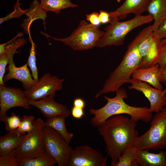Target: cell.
I'll return each instance as SVG.
<instances>
[{
    "mask_svg": "<svg viewBox=\"0 0 166 166\" xmlns=\"http://www.w3.org/2000/svg\"><path fill=\"white\" fill-rule=\"evenodd\" d=\"M137 123L122 114L112 116L97 127L105 144V149L114 166L123 152L134 145L139 136Z\"/></svg>",
    "mask_w": 166,
    "mask_h": 166,
    "instance_id": "6da1fadb",
    "label": "cell"
},
{
    "mask_svg": "<svg viewBox=\"0 0 166 166\" xmlns=\"http://www.w3.org/2000/svg\"><path fill=\"white\" fill-rule=\"evenodd\" d=\"M152 32L151 26L146 27L129 44L121 62L110 73L102 89L95 95L96 98L104 94L116 92L124 84L129 83L132 75L139 67L141 62V57L139 49V45Z\"/></svg>",
    "mask_w": 166,
    "mask_h": 166,
    "instance_id": "7a4b0ae2",
    "label": "cell"
},
{
    "mask_svg": "<svg viewBox=\"0 0 166 166\" xmlns=\"http://www.w3.org/2000/svg\"><path fill=\"white\" fill-rule=\"evenodd\" d=\"M116 92V95L113 97H104L107 102L102 107L89 109V114L93 115L91 120L92 126L97 127L111 117L122 114L129 115L136 123L140 121L145 123L151 121L152 114L150 112L148 108L132 106L126 103L124 99L127 98L128 95L123 88H120Z\"/></svg>",
    "mask_w": 166,
    "mask_h": 166,
    "instance_id": "3957f363",
    "label": "cell"
},
{
    "mask_svg": "<svg viewBox=\"0 0 166 166\" xmlns=\"http://www.w3.org/2000/svg\"><path fill=\"white\" fill-rule=\"evenodd\" d=\"M111 18L110 24L104 29V33L97 46L102 48L112 45L119 46L124 44L126 35L135 28L153 21L151 15L135 16L133 18L120 22L118 17Z\"/></svg>",
    "mask_w": 166,
    "mask_h": 166,
    "instance_id": "277c9868",
    "label": "cell"
},
{
    "mask_svg": "<svg viewBox=\"0 0 166 166\" xmlns=\"http://www.w3.org/2000/svg\"><path fill=\"white\" fill-rule=\"evenodd\" d=\"M104 33L99 26H94L84 20L81 21L77 28L69 37L57 38L46 33H42L47 38L62 42L75 50L82 51L91 49L97 45Z\"/></svg>",
    "mask_w": 166,
    "mask_h": 166,
    "instance_id": "5b68a950",
    "label": "cell"
},
{
    "mask_svg": "<svg viewBox=\"0 0 166 166\" xmlns=\"http://www.w3.org/2000/svg\"><path fill=\"white\" fill-rule=\"evenodd\" d=\"M149 129L137 138V150L166 149V106L152 116Z\"/></svg>",
    "mask_w": 166,
    "mask_h": 166,
    "instance_id": "8992f818",
    "label": "cell"
},
{
    "mask_svg": "<svg viewBox=\"0 0 166 166\" xmlns=\"http://www.w3.org/2000/svg\"><path fill=\"white\" fill-rule=\"evenodd\" d=\"M45 122L38 118L34 122V128L30 132L22 135L17 149L18 159L31 158L44 152L42 129Z\"/></svg>",
    "mask_w": 166,
    "mask_h": 166,
    "instance_id": "52a82bcc",
    "label": "cell"
},
{
    "mask_svg": "<svg viewBox=\"0 0 166 166\" xmlns=\"http://www.w3.org/2000/svg\"><path fill=\"white\" fill-rule=\"evenodd\" d=\"M42 131L45 152L55 160L58 166H67L68 160L72 147L52 128L44 126Z\"/></svg>",
    "mask_w": 166,
    "mask_h": 166,
    "instance_id": "ba28073f",
    "label": "cell"
},
{
    "mask_svg": "<svg viewBox=\"0 0 166 166\" xmlns=\"http://www.w3.org/2000/svg\"><path fill=\"white\" fill-rule=\"evenodd\" d=\"M65 80L57 76H52L49 73L44 74L37 83L30 88L24 90L28 101H37L56 94L63 88Z\"/></svg>",
    "mask_w": 166,
    "mask_h": 166,
    "instance_id": "9c48e42d",
    "label": "cell"
},
{
    "mask_svg": "<svg viewBox=\"0 0 166 166\" xmlns=\"http://www.w3.org/2000/svg\"><path fill=\"white\" fill-rule=\"evenodd\" d=\"M107 156L87 145L73 149L69 155L67 166H106Z\"/></svg>",
    "mask_w": 166,
    "mask_h": 166,
    "instance_id": "30bf717a",
    "label": "cell"
},
{
    "mask_svg": "<svg viewBox=\"0 0 166 166\" xmlns=\"http://www.w3.org/2000/svg\"><path fill=\"white\" fill-rule=\"evenodd\" d=\"M162 48L161 40L156 32L153 31L139 45L141 60L138 68H148L154 66L156 64Z\"/></svg>",
    "mask_w": 166,
    "mask_h": 166,
    "instance_id": "8fae6325",
    "label": "cell"
},
{
    "mask_svg": "<svg viewBox=\"0 0 166 166\" xmlns=\"http://www.w3.org/2000/svg\"><path fill=\"white\" fill-rule=\"evenodd\" d=\"M129 83L131 85L128 87L129 89L141 92L149 101L150 113H157L166 106V93L164 90L153 88L146 82L132 78Z\"/></svg>",
    "mask_w": 166,
    "mask_h": 166,
    "instance_id": "7c38bea8",
    "label": "cell"
},
{
    "mask_svg": "<svg viewBox=\"0 0 166 166\" xmlns=\"http://www.w3.org/2000/svg\"><path fill=\"white\" fill-rule=\"evenodd\" d=\"M30 106L24 91L0 85V118L7 115V112L11 108L21 107L28 110Z\"/></svg>",
    "mask_w": 166,
    "mask_h": 166,
    "instance_id": "4fadbf2b",
    "label": "cell"
},
{
    "mask_svg": "<svg viewBox=\"0 0 166 166\" xmlns=\"http://www.w3.org/2000/svg\"><path fill=\"white\" fill-rule=\"evenodd\" d=\"M55 95L56 94H52L38 100L28 101V103L30 105L38 108L47 118L58 116L69 117L71 112L66 105L54 101L53 98Z\"/></svg>",
    "mask_w": 166,
    "mask_h": 166,
    "instance_id": "5bb4252c",
    "label": "cell"
},
{
    "mask_svg": "<svg viewBox=\"0 0 166 166\" xmlns=\"http://www.w3.org/2000/svg\"><path fill=\"white\" fill-rule=\"evenodd\" d=\"M6 69L8 73L3 77L5 83L9 80L14 79L20 81L22 84L23 88L27 90L35 85L38 81L33 78L31 74L27 63L20 67H17L13 61L9 62Z\"/></svg>",
    "mask_w": 166,
    "mask_h": 166,
    "instance_id": "9a60e30c",
    "label": "cell"
},
{
    "mask_svg": "<svg viewBox=\"0 0 166 166\" xmlns=\"http://www.w3.org/2000/svg\"><path fill=\"white\" fill-rule=\"evenodd\" d=\"M150 0H125L115 10L109 12L110 17H118L123 19L129 14L135 16L141 15L146 11Z\"/></svg>",
    "mask_w": 166,
    "mask_h": 166,
    "instance_id": "2e32d148",
    "label": "cell"
},
{
    "mask_svg": "<svg viewBox=\"0 0 166 166\" xmlns=\"http://www.w3.org/2000/svg\"><path fill=\"white\" fill-rule=\"evenodd\" d=\"M161 69L158 64L150 68H137L131 76V78L146 82L154 88L163 90V86L160 82Z\"/></svg>",
    "mask_w": 166,
    "mask_h": 166,
    "instance_id": "e0dca14e",
    "label": "cell"
},
{
    "mask_svg": "<svg viewBox=\"0 0 166 166\" xmlns=\"http://www.w3.org/2000/svg\"><path fill=\"white\" fill-rule=\"evenodd\" d=\"M136 160L140 166H166V151L155 153L147 149H136Z\"/></svg>",
    "mask_w": 166,
    "mask_h": 166,
    "instance_id": "ac0fdd59",
    "label": "cell"
},
{
    "mask_svg": "<svg viewBox=\"0 0 166 166\" xmlns=\"http://www.w3.org/2000/svg\"><path fill=\"white\" fill-rule=\"evenodd\" d=\"M24 38L19 37L5 47V52L0 55V85H5L3 78L6 66L9 61L13 60L14 54L18 53L17 49L27 42Z\"/></svg>",
    "mask_w": 166,
    "mask_h": 166,
    "instance_id": "d6986e66",
    "label": "cell"
},
{
    "mask_svg": "<svg viewBox=\"0 0 166 166\" xmlns=\"http://www.w3.org/2000/svg\"><path fill=\"white\" fill-rule=\"evenodd\" d=\"M40 2L38 0H34L31 3L30 8L26 13L27 18L23 20L21 26L23 29L24 33L30 35V28L32 22L35 20L41 19L45 28V19L47 17L46 12L40 6Z\"/></svg>",
    "mask_w": 166,
    "mask_h": 166,
    "instance_id": "ffe728a7",
    "label": "cell"
},
{
    "mask_svg": "<svg viewBox=\"0 0 166 166\" xmlns=\"http://www.w3.org/2000/svg\"><path fill=\"white\" fill-rule=\"evenodd\" d=\"M146 11L153 18L152 25L153 31L155 32L166 19V0H150Z\"/></svg>",
    "mask_w": 166,
    "mask_h": 166,
    "instance_id": "44dd1931",
    "label": "cell"
},
{
    "mask_svg": "<svg viewBox=\"0 0 166 166\" xmlns=\"http://www.w3.org/2000/svg\"><path fill=\"white\" fill-rule=\"evenodd\" d=\"M23 135L15 131H9L5 135L0 137V157L8 154L17 147Z\"/></svg>",
    "mask_w": 166,
    "mask_h": 166,
    "instance_id": "7402d4cb",
    "label": "cell"
},
{
    "mask_svg": "<svg viewBox=\"0 0 166 166\" xmlns=\"http://www.w3.org/2000/svg\"><path fill=\"white\" fill-rule=\"evenodd\" d=\"M66 118L65 116H58L47 118L44 125L45 126L49 127L56 131L69 144L73 138V134L66 129Z\"/></svg>",
    "mask_w": 166,
    "mask_h": 166,
    "instance_id": "603a6c76",
    "label": "cell"
},
{
    "mask_svg": "<svg viewBox=\"0 0 166 166\" xmlns=\"http://www.w3.org/2000/svg\"><path fill=\"white\" fill-rule=\"evenodd\" d=\"M41 7L46 12L50 11L58 14L61 10L78 6L71 0H40Z\"/></svg>",
    "mask_w": 166,
    "mask_h": 166,
    "instance_id": "cb8c5ba5",
    "label": "cell"
},
{
    "mask_svg": "<svg viewBox=\"0 0 166 166\" xmlns=\"http://www.w3.org/2000/svg\"><path fill=\"white\" fill-rule=\"evenodd\" d=\"M18 166H53L55 160L45 152L35 157L18 159Z\"/></svg>",
    "mask_w": 166,
    "mask_h": 166,
    "instance_id": "d4e9b609",
    "label": "cell"
},
{
    "mask_svg": "<svg viewBox=\"0 0 166 166\" xmlns=\"http://www.w3.org/2000/svg\"><path fill=\"white\" fill-rule=\"evenodd\" d=\"M136 150L134 145L127 148L123 152L114 166H137L136 160Z\"/></svg>",
    "mask_w": 166,
    "mask_h": 166,
    "instance_id": "484cf974",
    "label": "cell"
},
{
    "mask_svg": "<svg viewBox=\"0 0 166 166\" xmlns=\"http://www.w3.org/2000/svg\"><path fill=\"white\" fill-rule=\"evenodd\" d=\"M30 42L31 46L30 50V54L28 57L27 64L29 67L31 72V74L34 80L38 81V73L36 62V45L31 36H29L28 38Z\"/></svg>",
    "mask_w": 166,
    "mask_h": 166,
    "instance_id": "4316f807",
    "label": "cell"
},
{
    "mask_svg": "<svg viewBox=\"0 0 166 166\" xmlns=\"http://www.w3.org/2000/svg\"><path fill=\"white\" fill-rule=\"evenodd\" d=\"M0 121L4 122L6 130L8 131H15L19 127L22 118L19 115L12 113L10 116L7 115L0 118Z\"/></svg>",
    "mask_w": 166,
    "mask_h": 166,
    "instance_id": "83f0119b",
    "label": "cell"
},
{
    "mask_svg": "<svg viewBox=\"0 0 166 166\" xmlns=\"http://www.w3.org/2000/svg\"><path fill=\"white\" fill-rule=\"evenodd\" d=\"M34 117L33 115H24L20 125L15 132L21 135H23L26 132H30L34 128Z\"/></svg>",
    "mask_w": 166,
    "mask_h": 166,
    "instance_id": "f1b7e54d",
    "label": "cell"
},
{
    "mask_svg": "<svg viewBox=\"0 0 166 166\" xmlns=\"http://www.w3.org/2000/svg\"><path fill=\"white\" fill-rule=\"evenodd\" d=\"M21 4L19 0H17L16 3L14 5V10L5 17L0 18V24L13 18H19L23 15H26L28 9L24 10L22 9L20 7Z\"/></svg>",
    "mask_w": 166,
    "mask_h": 166,
    "instance_id": "f546056e",
    "label": "cell"
},
{
    "mask_svg": "<svg viewBox=\"0 0 166 166\" xmlns=\"http://www.w3.org/2000/svg\"><path fill=\"white\" fill-rule=\"evenodd\" d=\"M16 148L4 156L0 157V166H18Z\"/></svg>",
    "mask_w": 166,
    "mask_h": 166,
    "instance_id": "4dcf8cb0",
    "label": "cell"
},
{
    "mask_svg": "<svg viewBox=\"0 0 166 166\" xmlns=\"http://www.w3.org/2000/svg\"><path fill=\"white\" fill-rule=\"evenodd\" d=\"M163 48L157 61L160 68H162L166 62V38L161 39Z\"/></svg>",
    "mask_w": 166,
    "mask_h": 166,
    "instance_id": "1f68e13d",
    "label": "cell"
},
{
    "mask_svg": "<svg viewBox=\"0 0 166 166\" xmlns=\"http://www.w3.org/2000/svg\"><path fill=\"white\" fill-rule=\"evenodd\" d=\"M86 20L92 24L97 26H99L101 23L99 19V13L94 12L86 15Z\"/></svg>",
    "mask_w": 166,
    "mask_h": 166,
    "instance_id": "d6a6232c",
    "label": "cell"
},
{
    "mask_svg": "<svg viewBox=\"0 0 166 166\" xmlns=\"http://www.w3.org/2000/svg\"><path fill=\"white\" fill-rule=\"evenodd\" d=\"M155 32L160 39L166 38V19L160 24Z\"/></svg>",
    "mask_w": 166,
    "mask_h": 166,
    "instance_id": "836d02e7",
    "label": "cell"
},
{
    "mask_svg": "<svg viewBox=\"0 0 166 166\" xmlns=\"http://www.w3.org/2000/svg\"><path fill=\"white\" fill-rule=\"evenodd\" d=\"M71 113L73 118L77 119H80L84 115L83 109L74 106L72 108Z\"/></svg>",
    "mask_w": 166,
    "mask_h": 166,
    "instance_id": "e575fe53",
    "label": "cell"
},
{
    "mask_svg": "<svg viewBox=\"0 0 166 166\" xmlns=\"http://www.w3.org/2000/svg\"><path fill=\"white\" fill-rule=\"evenodd\" d=\"M99 19L101 23H110L111 18L109 13L103 10H100L99 13Z\"/></svg>",
    "mask_w": 166,
    "mask_h": 166,
    "instance_id": "d590c367",
    "label": "cell"
},
{
    "mask_svg": "<svg viewBox=\"0 0 166 166\" xmlns=\"http://www.w3.org/2000/svg\"><path fill=\"white\" fill-rule=\"evenodd\" d=\"M23 34L22 32H19L13 38L6 43L2 44L0 45V55L5 52V46L14 41L17 38L23 36Z\"/></svg>",
    "mask_w": 166,
    "mask_h": 166,
    "instance_id": "8d00e7d4",
    "label": "cell"
},
{
    "mask_svg": "<svg viewBox=\"0 0 166 166\" xmlns=\"http://www.w3.org/2000/svg\"><path fill=\"white\" fill-rule=\"evenodd\" d=\"M161 69L160 82L163 84L165 87L164 91L166 93V62Z\"/></svg>",
    "mask_w": 166,
    "mask_h": 166,
    "instance_id": "74e56055",
    "label": "cell"
},
{
    "mask_svg": "<svg viewBox=\"0 0 166 166\" xmlns=\"http://www.w3.org/2000/svg\"><path fill=\"white\" fill-rule=\"evenodd\" d=\"M73 105L74 106L84 109L85 106V103L82 98H77L74 100Z\"/></svg>",
    "mask_w": 166,
    "mask_h": 166,
    "instance_id": "f35d334b",
    "label": "cell"
},
{
    "mask_svg": "<svg viewBox=\"0 0 166 166\" xmlns=\"http://www.w3.org/2000/svg\"><path fill=\"white\" fill-rule=\"evenodd\" d=\"M121 0H117V1L118 2H120L121 1Z\"/></svg>",
    "mask_w": 166,
    "mask_h": 166,
    "instance_id": "ab89813d",
    "label": "cell"
}]
</instances>
